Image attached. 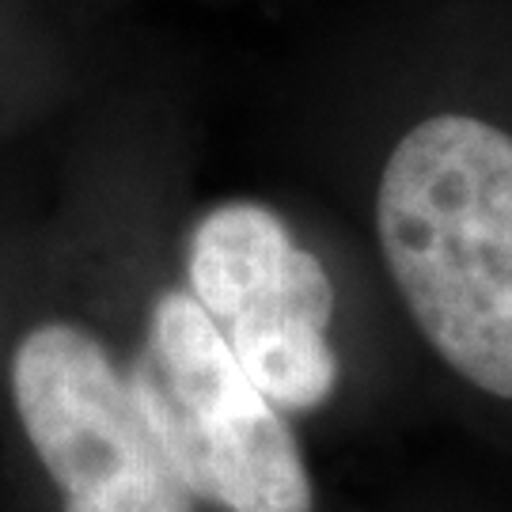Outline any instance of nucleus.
I'll return each instance as SVG.
<instances>
[{
	"instance_id": "2",
	"label": "nucleus",
	"mask_w": 512,
	"mask_h": 512,
	"mask_svg": "<svg viewBox=\"0 0 512 512\" xmlns=\"http://www.w3.org/2000/svg\"><path fill=\"white\" fill-rule=\"evenodd\" d=\"M175 262L247 380L308 440H368L429 406L361 243L304 186L209 202Z\"/></svg>"
},
{
	"instance_id": "5",
	"label": "nucleus",
	"mask_w": 512,
	"mask_h": 512,
	"mask_svg": "<svg viewBox=\"0 0 512 512\" xmlns=\"http://www.w3.org/2000/svg\"><path fill=\"white\" fill-rule=\"evenodd\" d=\"M0 19H4V16H0Z\"/></svg>"
},
{
	"instance_id": "1",
	"label": "nucleus",
	"mask_w": 512,
	"mask_h": 512,
	"mask_svg": "<svg viewBox=\"0 0 512 512\" xmlns=\"http://www.w3.org/2000/svg\"><path fill=\"white\" fill-rule=\"evenodd\" d=\"M289 141L429 406L512 459V0H368L293 69Z\"/></svg>"
},
{
	"instance_id": "3",
	"label": "nucleus",
	"mask_w": 512,
	"mask_h": 512,
	"mask_svg": "<svg viewBox=\"0 0 512 512\" xmlns=\"http://www.w3.org/2000/svg\"><path fill=\"white\" fill-rule=\"evenodd\" d=\"M118 353L152 437L205 512H327L311 440L247 380L179 262L141 285Z\"/></svg>"
},
{
	"instance_id": "4",
	"label": "nucleus",
	"mask_w": 512,
	"mask_h": 512,
	"mask_svg": "<svg viewBox=\"0 0 512 512\" xmlns=\"http://www.w3.org/2000/svg\"><path fill=\"white\" fill-rule=\"evenodd\" d=\"M8 395L57 512H205L133 399L122 353L80 315H42L8 361Z\"/></svg>"
}]
</instances>
